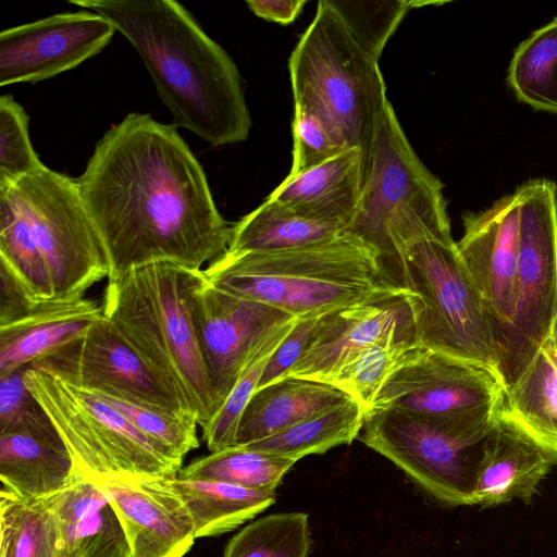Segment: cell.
<instances>
[{"mask_svg":"<svg viewBox=\"0 0 557 557\" xmlns=\"http://www.w3.org/2000/svg\"><path fill=\"white\" fill-rule=\"evenodd\" d=\"M78 189L110 274L157 262L203 270L228 249L202 166L173 125L128 113L96 144Z\"/></svg>","mask_w":557,"mask_h":557,"instance_id":"cell-1","label":"cell"},{"mask_svg":"<svg viewBox=\"0 0 557 557\" xmlns=\"http://www.w3.org/2000/svg\"><path fill=\"white\" fill-rule=\"evenodd\" d=\"M107 18L135 48L176 126L211 146L247 139L251 119L239 71L173 0H74Z\"/></svg>","mask_w":557,"mask_h":557,"instance_id":"cell-2","label":"cell"},{"mask_svg":"<svg viewBox=\"0 0 557 557\" xmlns=\"http://www.w3.org/2000/svg\"><path fill=\"white\" fill-rule=\"evenodd\" d=\"M203 270L151 263L108 278L103 317L202 428L219 405L191 315Z\"/></svg>","mask_w":557,"mask_h":557,"instance_id":"cell-3","label":"cell"},{"mask_svg":"<svg viewBox=\"0 0 557 557\" xmlns=\"http://www.w3.org/2000/svg\"><path fill=\"white\" fill-rule=\"evenodd\" d=\"M203 274L221 290L297 319L321 317L400 288L389 280L376 252L348 234L295 249L226 251Z\"/></svg>","mask_w":557,"mask_h":557,"instance_id":"cell-4","label":"cell"},{"mask_svg":"<svg viewBox=\"0 0 557 557\" xmlns=\"http://www.w3.org/2000/svg\"><path fill=\"white\" fill-rule=\"evenodd\" d=\"M443 188L411 147L388 100L364 153L361 194L345 234L372 248L395 284L403 247L425 236L453 238Z\"/></svg>","mask_w":557,"mask_h":557,"instance_id":"cell-5","label":"cell"},{"mask_svg":"<svg viewBox=\"0 0 557 557\" xmlns=\"http://www.w3.org/2000/svg\"><path fill=\"white\" fill-rule=\"evenodd\" d=\"M288 70L297 106L320 114L348 148L364 153L387 103L379 61L350 34L326 0L294 48Z\"/></svg>","mask_w":557,"mask_h":557,"instance_id":"cell-6","label":"cell"},{"mask_svg":"<svg viewBox=\"0 0 557 557\" xmlns=\"http://www.w3.org/2000/svg\"><path fill=\"white\" fill-rule=\"evenodd\" d=\"M395 283L408 293L422 348L497 376L491 321L453 238L425 236L403 247Z\"/></svg>","mask_w":557,"mask_h":557,"instance_id":"cell-7","label":"cell"},{"mask_svg":"<svg viewBox=\"0 0 557 557\" xmlns=\"http://www.w3.org/2000/svg\"><path fill=\"white\" fill-rule=\"evenodd\" d=\"M24 379L84 476L177 475L182 463L99 395L37 367L26 368Z\"/></svg>","mask_w":557,"mask_h":557,"instance_id":"cell-8","label":"cell"},{"mask_svg":"<svg viewBox=\"0 0 557 557\" xmlns=\"http://www.w3.org/2000/svg\"><path fill=\"white\" fill-rule=\"evenodd\" d=\"M493 424L372 409L358 438L436 500L448 506H472L484 442Z\"/></svg>","mask_w":557,"mask_h":557,"instance_id":"cell-9","label":"cell"},{"mask_svg":"<svg viewBox=\"0 0 557 557\" xmlns=\"http://www.w3.org/2000/svg\"><path fill=\"white\" fill-rule=\"evenodd\" d=\"M516 191L520 234L515 312L497 349L503 389L528 369L557 317V187L550 180L533 178Z\"/></svg>","mask_w":557,"mask_h":557,"instance_id":"cell-10","label":"cell"},{"mask_svg":"<svg viewBox=\"0 0 557 557\" xmlns=\"http://www.w3.org/2000/svg\"><path fill=\"white\" fill-rule=\"evenodd\" d=\"M5 187L24 214L45 259L54 299L85 297L110 274L109 262L76 178L46 165Z\"/></svg>","mask_w":557,"mask_h":557,"instance_id":"cell-11","label":"cell"},{"mask_svg":"<svg viewBox=\"0 0 557 557\" xmlns=\"http://www.w3.org/2000/svg\"><path fill=\"white\" fill-rule=\"evenodd\" d=\"M502 392L491 371L420 347L387 379L370 410L492 425Z\"/></svg>","mask_w":557,"mask_h":557,"instance_id":"cell-12","label":"cell"},{"mask_svg":"<svg viewBox=\"0 0 557 557\" xmlns=\"http://www.w3.org/2000/svg\"><path fill=\"white\" fill-rule=\"evenodd\" d=\"M191 315L219 408L257 350L297 319L221 290L206 276L193 296Z\"/></svg>","mask_w":557,"mask_h":557,"instance_id":"cell-13","label":"cell"},{"mask_svg":"<svg viewBox=\"0 0 557 557\" xmlns=\"http://www.w3.org/2000/svg\"><path fill=\"white\" fill-rule=\"evenodd\" d=\"M30 367L91 393L189 412L103 315L82 336Z\"/></svg>","mask_w":557,"mask_h":557,"instance_id":"cell-14","label":"cell"},{"mask_svg":"<svg viewBox=\"0 0 557 557\" xmlns=\"http://www.w3.org/2000/svg\"><path fill=\"white\" fill-rule=\"evenodd\" d=\"M396 343L419 344L411 304L404 288L319 317L306 350L285 376L327 383L359 351Z\"/></svg>","mask_w":557,"mask_h":557,"instance_id":"cell-15","label":"cell"},{"mask_svg":"<svg viewBox=\"0 0 557 557\" xmlns=\"http://www.w3.org/2000/svg\"><path fill=\"white\" fill-rule=\"evenodd\" d=\"M116 29L89 10L64 12L0 33V86L37 83L99 53Z\"/></svg>","mask_w":557,"mask_h":557,"instance_id":"cell-16","label":"cell"},{"mask_svg":"<svg viewBox=\"0 0 557 557\" xmlns=\"http://www.w3.org/2000/svg\"><path fill=\"white\" fill-rule=\"evenodd\" d=\"M462 223L463 235L456 246L483 299L498 349L515 312L520 234L518 193L505 195L479 212H466Z\"/></svg>","mask_w":557,"mask_h":557,"instance_id":"cell-17","label":"cell"},{"mask_svg":"<svg viewBox=\"0 0 557 557\" xmlns=\"http://www.w3.org/2000/svg\"><path fill=\"white\" fill-rule=\"evenodd\" d=\"M165 479L96 480L119 513L131 557H184L194 544L193 519Z\"/></svg>","mask_w":557,"mask_h":557,"instance_id":"cell-18","label":"cell"},{"mask_svg":"<svg viewBox=\"0 0 557 557\" xmlns=\"http://www.w3.org/2000/svg\"><path fill=\"white\" fill-rule=\"evenodd\" d=\"M554 467L556 453L496 412L484 442L473 505L491 507L512 499L530 503Z\"/></svg>","mask_w":557,"mask_h":557,"instance_id":"cell-19","label":"cell"},{"mask_svg":"<svg viewBox=\"0 0 557 557\" xmlns=\"http://www.w3.org/2000/svg\"><path fill=\"white\" fill-rule=\"evenodd\" d=\"M58 533V557H131L125 530L100 484L83 478L42 499Z\"/></svg>","mask_w":557,"mask_h":557,"instance_id":"cell-20","label":"cell"},{"mask_svg":"<svg viewBox=\"0 0 557 557\" xmlns=\"http://www.w3.org/2000/svg\"><path fill=\"white\" fill-rule=\"evenodd\" d=\"M85 478L54 425L0 433L2 490L25 502L48 498Z\"/></svg>","mask_w":557,"mask_h":557,"instance_id":"cell-21","label":"cell"},{"mask_svg":"<svg viewBox=\"0 0 557 557\" xmlns=\"http://www.w3.org/2000/svg\"><path fill=\"white\" fill-rule=\"evenodd\" d=\"M102 315L101 305L85 297L52 300L0 326V374L37 363L82 336Z\"/></svg>","mask_w":557,"mask_h":557,"instance_id":"cell-22","label":"cell"},{"mask_svg":"<svg viewBox=\"0 0 557 557\" xmlns=\"http://www.w3.org/2000/svg\"><path fill=\"white\" fill-rule=\"evenodd\" d=\"M363 174L364 152L349 148L314 168L288 174L268 199L313 219L349 225L359 202Z\"/></svg>","mask_w":557,"mask_h":557,"instance_id":"cell-23","label":"cell"},{"mask_svg":"<svg viewBox=\"0 0 557 557\" xmlns=\"http://www.w3.org/2000/svg\"><path fill=\"white\" fill-rule=\"evenodd\" d=\"M350 399L345 392L326 382L282 377L255 392L242 417L235 446L268 438Z\"/></svg>","mask_w":557,"mask_h":557,"instance_id":"cell-24","label":"cell"},{"mask_svg":"<svg viewBox=\"0 0 557 557\" xmlns=\"http://www.w3.org/2000/svg\"><path fill=\"white\" fill-rule=\"evenodd\" d=\"M348 225L318 220L265 199L231 227L228 252L295 249L343 236Z\"/></svg>","mask_w":557,"mask_h":557,"instance_id":"cell-25","label":"cell"},{"mask_svg":"<svg viewBox=\"0 0 557 557\" xmlns=\"http://www.w3.org/2000/svg\"><path fill=\"white\" fill-rule=\"evenodd\" d=\"M169 486L185 504L197 537L230 532L275 500V492L255 491L238 485L211 481L166 478Z\"/></svg>","mask_w":557,"mask_h":557,"instance_id":"cell-26","label":"cell"},{"mask_svg":"<svg viewBox=\"0 0 557 557\" xmlns=\"http://www.w3.org/2000/svg\"><path fill=\"white\" fill-rule=\"evenodd\" d=\"M497 414L557 454V362L548 341L519 380L503 389Z\"/></svg>","mask_w":557,"mask_h":557,"instance_id":"cell-27","label":"cell"},{"mask_svg":"<svg viewBox=\"0 0 557 557\" xmlns=\"http://www.w3.org/2000/svg\"><path fill=\"white\" fill-rule=\"evenodd\" d=\"M364 419L363 407L350 399L245 446L298 461L308 455L323 454L335 446L350 444L359 436Z\"/></svg>","mask_w":557,"mask_h":557,"instance_id":"cell-28","label":"cell"},{"mask_svg":"<svg viewBox=\"0 0 557 557\" xmlns=\"http://www.w3.org/2000/svg\"><path fill=\"white\" fill-rule=\"evenodd\" d=\"M507 83L521 102L557 114V17L516 48Z\"/></svg>","mask_w":557,"mask_h":557,"instance_id":"cell-29","label":"cell"},{"mask_svg":"<svg viewBox=\"0 0 557 557\" xmlns=\"http://www.w3.org/2000/svg\"><path fill=\"white\" fill-rule=\"evenodd\" d=\"M295 460L257 450L233 446L210 453L177 473L181 479L220 481L255 491L275 492Z\"/></svg>","mask_w":557,"mask_h":557,"instance_id":"cell-30","label":"cell"},{"mask_svg":"<svg viewBox=\"0 0 557 557\" xmlns=\"http://www.w3.org/2000/svg\"><path fill=\"white\" fill-rule=\"evenodd\" d=\"M0 262L38 301H52L54 288L45 259L17 202L0 187Z\"/></svg>","mask_w":557,"mask_h":557,"instance_id":"cell-31","label":"cell"},{"mask_svg":"<svg viewBox=\"0 0 557 557\" xmlns=\"http://www.w3.org/2000/svg\"><path fill=\"white\" fill-rule=\"evenodd\" d=\"M0 557H58L54 519L44 500L25 502L1 490Z\"/></svg>","mask_w":557,"mask_h":557,"instance_id":"cell-32","label":"cell"},{"mask_svg":"<svg viewBox=\"0 0 557 557\" xmlns=\"http://www.w3.org/2000/svg\"><path fill=\"white\" fill-rule=\"evenodd\" d=\"M308 516L280 512L262 517L237 532L222 557H308Z\"/></svg>","mask_w":557,"mask_h":557,"instance_id":"cell-33","label":"cell"},{"mask_svg":"<svg viewBox=\"0 0 557 557\" xmlns=\"http://www.w3.org/2000/svg\"><path fill=\"white\" fill-rule=\"evenodd\" d=\"M419 344H377L347 360L327 383L360 404L367 412L387 379L420 348Z\"/></svg>","mask_w":557,"mask_h":557,"instance_id":"cell-34","label":"cell"},{"mask_svg":"<svg viewBox=\"0 0 557 557\" xmlns=\"http://www.w3.org/2000/svg\"><path fill=\"white\" fill-rule=\"evenodd\" d=\"M297 319L277 330L255 354L216 413L201 428L202 440L210 453L236 445L244 411L259 387L264 368Z\"/></svg>","mask_w":557,"mask_h":557,"instance_id":"cell-35","label":"cell"},{"mask_svg":"<svg viewBox=\"0 0 557 557\" xmlns=\"http://www.w3.org/2000/svg\"><path fill=\"white\" fill-rule=\"evenodd\" d=\"M99 396L178 462L183 463L184 457L199 446V424L193 413L169 411L113 396Z\"/></svg>","mask_w":557,"mask_h":557,"instance_id":"cell-36","label":"cell"},{"mask_svg":"<svg viewBox=\"0 0 557 557\" xmlns=\"http://www.w3.org/2000/svg\"><path fill=\"white\" fill-rule=\"evenodd\" d=\"M354 38L379 61L398 25L412 9V1L326 0Z\"/></svg>","mask_w":557,"mask_h":557,"instance_id":"cell-37","label":"cell"},{"mask_svg":"<svg viewBox=\"0 0 557 557\" xmlns=\"http://www.w3.org/2000/svg\"><path fill=\"white\" fill-rule=\"evenodd\" d=\"M45 164L32 146L28 116L11 95L0 97V186H10Z\"/></svg>","mask_w":557,"mask_h":557,"instance_id":"cell-38","label":"cell"},{"mask_svg":"<svg viewBox=\"0 0 557 557\" xmlns=\"http://www.w3.org/2000/svg\"><path fill=\"white\" fill-rule=\"evenodd\" d=\"M293 138L290 175L314 168L349 149L320 114L305 106L295 104Z\"/></svg>","mask_w":557,"mask_h":557,"instance_id":"cell-39","label":"cell"},{"mask_svg":"<svg viewBox=\"0 0 557 557\" xmlns=\"http://www.w3.org/2000/svg\"><path fill=\"white\" fill-rule=\"evenodd\" d=\"M25 370L0 374V433L53 426L26 385Z\"/></svg>","mask_w":557,"mask_h":557,"instance_id":"cell-40","label":"cell"},{"mask_svg":"<svg viewBox=\"0 0 557 557\" xmlns=\"http://www.w3.org/2000/svg\"><path fill=\"white\" fill-rule=\"evenodd\" d=\"M318 319L319 317H309L296 320L293 329L270 357L258 388L271 384L288 373L306 350Z\"/></svg>","mask_w":557,"mask_h":557,"instance_id":"cell-41","label":"cell"},{"mask_svg":"<svg viewBox=\"0 0 557 557\" xmlns=\"http://www.w3.org/2000/svg\"><path fill=\"white\" fill-rule=\"evenodd\" d=\"M42 302L32 297L13 272L0 262V326L27 317Z\"/></svg>","mask_w":557,"mask_h":557,"instance_id":"cell-42","label":"cell"},{"mask_svg":"<svg viewBox=\"0 0 557 557\" xmlns=\"http://www.w3.org/2000/svg\"><path fill=\"white\" fill-rule=\"evenodd\" d=\"M306 3V0H249L246 2L255 15L280 24L293 23Z\"/></svg>","mask_w":557,"mask_h":557,"instance_id":"cell-43","label":"cell"},{"mask_svg":"<svg viewBox=\"0 0 557 557\" xmlns=\"http://www.w3.org/2000/svg\"><path fill=\"white\" fill-rule=\"evenodd\" d=\"M549 345H550V348H552V352L556 359V362H557V317L555 318L554 322H553V325H552V329H550V332H549V336L547 338Z\"/></svg>","mask_w":557,"mask_h":557,"instance_id":"cell-44","label":"cell"}]
</instances>
